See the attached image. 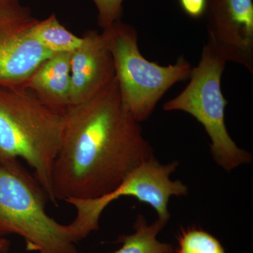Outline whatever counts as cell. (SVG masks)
<instances>
[{
	"label": "cell",
	"mask_w": 253,
	"mask_h": 253,
	"mask_svg": "<svg viewBox=\"0 0 253 253\" xmlns=\"http://www.w3.org/2000/svg\"><path fill=\"white\" fill-rule=\"evenodd\" d=\"M177 161L162 164L155 157L141 163L131 171L123 182L110 192L94 199H68L66 202L76 210V217L70 224L76 241L98 230L99 219L106 207L113 201L130 196L151 206L158 219L168 223L170 214L168 204L172 196L188 194V186L180 180L172 181L171 174L177 169Z\"/></svg>",
	"instance_id": "obj_6"
},
{
	"label": "cell",
	"mask_w": 253,
	"mask_h": 253,
	"mask_svg": "<svg viewBox=\"0 0 253 253\" xmlns=\"http://www.w3.org/2000/svg\"><path fill=\"white\" fill-rule=\"evenodd\" d=\"M181 9L189 17L199 18L204 16L207 0H179Z\"/></svg>",
	"instance_id": "obj_15"
},
{
	"label": "cell",
	"mask_w": 253,
	"mask_h": 253,
	"mask_svg": "<svg viewBox=\"0 0 253 253\" xmlns=\"http://www.w3.org/2000/svg\"><path fill=\"white\" fill-rule=\"evenodd\" d=\"M66 113L43 104L26 86L0 84V163L24 161L56 206L52 172L62 143Z\"/></svg>",
	"instance_id": "obj_2"
},
{
	"label": "cell",
	"mask_w": 253,
	"mask_h": 253,
	"mask_svg": "<svg viewBox=\"0 0 253 253\" xmlns=\"http://www.w3.org/2000/svg\"><path fill=\"white\" fill-rule=\"evenodd\" d=\"M124 0H93L98 11V24L103 30L121 21Z\"/></svg>",
	"instance_id": "obj_14"
},
{
	"label": "cell",
	"mask_w": 253,
	"mask_h": 253,
	"mask_svg": "<svg viewBox=\"0 0 253 253\" xmlns=\"http://www.w3.org/2000/svg\"><path fill=\"white\" fill-rule=\"evenodd\" d=\"M208 45L226 62L253 73V0H207Z\"/></svg>",
	"instance_id": "obj_8"
},
{
	"label": "cell",
	"mask_w": 253,
	"mask_h": 253,
	"mask_svg": "<svg viewBox=\"0 0 253 253\" xmlns=\"http://www.w3.org/2000/svg\"><path fill=\"white\" fill-rule=\"evenodd\" d=\"M102 33L112 54L123 104L137 122L151 116L174 84L189 79L193 67L183 56L166 66L145 59L138 46L137 32L130 25L121 20Z\"/></svg>",
	"instance_id": "obj_4"
},
{
	"label": "cell",
	"mask_w": 253,
	"mask_h": 253,
	"mask_svg": "<svg viewBox=\"0 0 253 253\" xmlns=\"http://www.w3.org/2000/svg\"><path fill=\"white\" fill-rule=\"evenodd\" d=\"M226 63L206 44L199 64L191 69L189 84L176 97L165 103L163 109L184 111L201 123L211 138L214 161L224 170L231 172L251 163L253 157L240 149L226 127L224 110L228 102L221 89Z\"/></svg>",
	"instance_id": "obj_5"
},
{
	"label": "cell",
	"mask_w": 253,
	"mask_h": 253,
	"mask_svg": "<svg viewBox=\"0 0 253 253\" xmlns=\"http://www.w3.org/2000/svg\"><path fill=\"white\" fill-rule=\"evenodd\" d=\"M45 193L19 160L0 163V236L16 234L38 253H78L70 224L46 212Z\"/></svg>",
	"instance_id": "obj_3"
},
{
	"label": "cell",
	"mask_w": 253,
	"mask_h": 253,
	"mask_svg": "<svg viewBox=\"0 0 253 253\" xmlns=\"http://www.w3.org/2000/svg\"></svg>",
	"instance_id": "obj_17"
},
{
	"label": "cell",
	"mask_w": 253,
	"mask_h": 253,
	"mask_svg": "<svg viewBox=\"0 0 253 253\" xmlns=\"http://www.w3.org/2000/svg\"><path fill=\"white\" fill-rule=\"evenodd\" d=\"M66 114L52 172L57 204L109 194L131 171L154 157L140 123L123 104L116 77L99 94Z\"/></svg>",
	"instance_id": "obj_1"
},
{
	"label": "cell",
	"mask_w": 253,
	"mask_h": 253,
	"mask_svg": "<svg viewBox=\"0 0 253 253\" xmlns=\"http://www.w3.org/2000/svg\"><path fill=\"white\" fill-rule=\"evenodd\" d=\"M31 33L37 42L52 54L72 53L82 42V37L66 29L54 14L45 19L38 20L32 27Z\"/></svg>",
	"instance_id": "obj_12"
},
{
	"label": "cell",
	"mask_w": 253,
	"mask_h": 253,
	"mask_svg": "<svg viewBox=\"0 0 253 253\" xmlns=\"http://www.w3.org/2000/svg\"><path fill=\"white\" fill-rule=\"evenodd\" d=\"M167 223L158 219L148 224L146 218L139 214L134 224V232L129 235L118 237L122 247L112 253H174L175 250L170 244L158 241V234Z\"/></svg>",
	"instance_id": "obj_11"
},
{
	"label": "cell",
	"mask_w": 253,
	"mask_h": 253,
	"mask_svg": "<svg viewBox=\"0 0 253 253\" xmlns=\"http://www.w3.org/2000/svg\"><path fill=\"white\" fill-rule=\"evenodd\" d=\"M71 54H53L36 68L24 86L43 104L66 113L71 108Z\"/></svg>",
	"instance_id": "obj_10"
},
{
	"label": "cell",
	"mask_w": 253,
	"mask_h": 253,
	"mask_svg": "<svg viewBox=\"0 0 253 253\" xmlns=\"http://www.w3.org/2000/svg\"><path fill=\"white\" fill-rule=\"evenodd\" d=\"M38 19L21 0H0V84L24 86L36 68L50 56L33 38Z\"/></svg>",
	"instance_id": "obj_7"
},
{
	"label": "cell",
	"mask_w": 253,
	"mask_h": 253,
	"mask_svg": "<svg viewBox=\"0 0 253 253\" xmlns=\"http://www.w3.org/2000/svg\"><path fill=\"white\" fill-rule=\"evenodd\" d=\"M115 77L112 54L104 35L86 31L81 45L71 54V108L94 97Z\"/></svg>",
	"instance_id": "obj_9"
},
{
	"label": "cell",
	"mask_w": 253,
	"mask_h": 253,
	"mask_svg": "<svg viewBox=\"0 0 253 253\" xmlns=\"http://www.w3.org/2000/svg\"><path fill=\"white\" fill-rule=\"evenodd\" d=\"M178 243L175 253H226L214 236L195 226L182 229Z\"/></svg>",
	"instance_id": "obj_13"
},
{
	"label": "cell",
	"mask_w": 253,
	"mask_h": 253,
	"mask_svg": "<svg viewBox=\"0 0 253 253\" xmlns=\"http://www.w3.org/2000/svg\"><path fill=\"white\" fill-rule=\"evenodd\" d=\"M10 243L7 239L0 236V253H6L9 248Z\"/></svg>",
	"instance_id": "obj_16"
}]
</instances>
